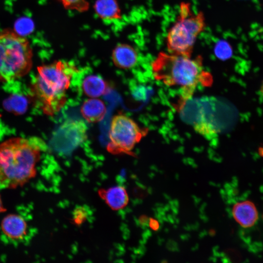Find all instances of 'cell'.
Masks as SVG:
<instances>
[{
    "label": "cell",
    "mask_w": 263,
    "mask_h": 263,
    "mask_svg": "<svg viewBox=\"0 0 263 263\" xmlns=\"http://www.w3.org/2000/svg\"><path fill=\"white\" fill-rule=\"evenodd\" d=\"M235 220L243 227L253 226L258 219V212L255 204L250 201L237 202L232 210Z\"/></svg>",
    "instance_id": "ba28073f"
},
{
    "label": "cell",
    "mask_w": 263,
    "mask_h": 263,
    "mask_svg": "<svg viewBox=\"0 0 263 263\" xmlns=\"http://www.w3.org/2000/svg\"><path fill=\"white\" fill-rule=\"evenodd\" d=\"M99 194L107 205L114 210L124 208L129 202V196L126 189L121 186L102 189Z\"/></svg>",
    "instance_id": "8fae6325"
},
{
    "label": "cell",
    "mask_w": 263,
    "mask_h": 263,
    "mask_svg": "<svg viewBox=\"0 0 263 263\" xmlns=\"http://www.w3.org/2000/svg\"><path fill=\"white\" fill-rule=\"evenodd\" d=\"M1 117V114H0V117Z\"/></svg>",
    "instance_id": "ffe728a7"
},
{
    "label": "cell",
    "mask_w": 263,
    "mask_h": 263,
    "mask_svg": "<svg viewBox=\"0 0 263 263\" xmlns=\"http://www.w3.org/2000/svg\"><path fill=\"white\" fill-rule=\"evenodd\" d=\"M78 72L70 63L62 60L40 66L31 84V93L36 105L48 115L58 112L66 102V92Z\"/></svg>",
    "instance_id": "3957f363"
},
{
    "label": "cell",
    "mask_w": 263,
    "mask_h": 263,
    "mask_svg": "<svg viewBox=\"0 0 263 263\" xmlns=\"http://www.w3.org/2000/svg\"><path fill=\"white\" fill-rule=\"evenodd\" d=\"M0 228L8 239L13 241L23 240L28 232V225L25 219L17 214H9L1 220Z\"/></svg>",
    "instance_id": "52a82bcc"
},
{
    "label": "cell",
    "mask_w": 263,
    "mask_h": 263,
    "mask_svg": "<svg viewBox=\"0 0 263 263\" xmlns=\"http://www.w3.org/2000/svg\"><path fill=\"white\" fill-rule=\"evenodd\" d=\"M154 78L168 86H179L181 89L177 105L190 99L197 86H210L213 78L203 66V57H194L169 52H160L151 63Z\"/></svg>",
    "instance_id": "7a4b0ae2"
},
{
    "label": "cell",
    "mask_w": 263,
    "mask_h": 263,
    "mask_svg": "<svg viewBox=\"0 0 263 263\" xmlns=\"http://www.w3.org/2000/svg\"><path fill=\"white\" fill-rule=\"evenodd\" d=\"M67 9L83 12L88 9L89 4L86 0H60Z\"/></svg>",
    "instance_id": "9a60e30c"
},
{
    "label": "cell",
    "mask_w": 263,
    "mask_h": 263,
    "mask_svg": "<svg viewBox=\"0 0 263 263\" xmlns=\"http://www.w3.org/2000/svg\"><path fill=\"white\" fill-rule=\"evenodd\" d=\"M80 111L88 122L95 123L103 119L106 113V107L102 100L91 98L83 103Z\"/></svg>",
    "instance_id": "7c38bea8"
},
{
    "label": "cell",
    "mask_w": 263,
    "mask_h": 263,
    "mask_svg": "<svg viewBox=\"0 0 263 263\" xmlns=\"http://www.w3.org/2000/svg\"><path fill=\"white\" fill-rule=\"evenodd\" d=\"M6 210V208L4 207L1 196L0 195V213L5 212Z\"/></svg>",
    "instance_id": "ac0fdd59"
},
{
    "label": "cell",
    "mask_w": 263,
    "mask_h": 263,
    "mask_svg": "<svg viewBox=\"0 0 263 263\" xmlns=\"http://www.w3.org/2000/svg\"><path fill=\"white\" fill-rule=\"evenodd\" d=\"M62 127V143L67 146H76L86 137V126L81 121L67 122Z\"/></svg>",
    "instance_id": "30bf717a"
},
{
    "label": "cell",
    "mask_w": 263,
    "mask_h": 263,
    "mask_svg": "<svg viewBox=\"0 0 263 263\" xmlns=\"http://www.w3.org/2000/svg\"><path fill=\"white\" fill-rule=\"evenodd\" d=\"M148 132L147 128L140 127L130 117L122 114H117L111 121L107 149L114 154L129 153Z\"/></svg>",
    "instance_id": "8992f818"
},
{
    "label": "cell",
    "mask_w": 263,
    "mask_h": 263,
    "mask_svg": "<svg viewBox=\"0 0 263 263\" xmlns=\"http://www.w3.org/2000/svg\"><path fill=\"white\" fill-rule=\"evenodd\" d=\"M33 51L23 36L9 30L0 31V82L26 75L32 66Z\"/></svg>",
    "instance_id": "5b68a950"
},
{
    "label": "cell",
    "mask_w": 263,
    "mask_h": 263,
    "mask_svg": "<svg viewBox=\"0 0 263 263\" xmlns=\"http://www.w3.org/2000/svg\"><path fill=\"white\" fill-rule=\"evenodd\" d=\"M149 225L150 227L154 231L158 230L160 227L159 222L153 218H150Z\"/></svg>",
    "instance_id": "e0dca14e"
},
{
    "label": "cell",
    "mask_w": 263,
    "mask_h": 263,
    "mask_svg": "<svg viewBox=\"0 0 263 263\" xmlns=\"http://www.w3.org/2000/svg\"><path fill=\"white\" fill-rule=\"evenodd\" d=\"M261 92L263 95V82H262V84L261 86Z\"/></svg>",
    "instance_id": "d6986e66"
},
{
    "label": "cell",
    "mask_w": 263,
    "mask_h": 263,
    "mask_svg": "<svg viewBox=\"0 0 263 263\" xmlns=\"http://www.w3.org/2000/svg\"><path fill=\"white\" fill-rule=\"evenodd\" d=\"M112 60L118 68L130 69L134 67L138 61V53L132 46L126 44L117 45L112 53Z\"/></svg>",
    "instance_id": "9c48e42d"
},
{
    "label": "cell",
    "mask_w": 263,
    "mask_h": 263,
    "mask_svg": "<svg viewBox=\"0 0 263 263\" xmlns=\"http://www.w3.org/2000/svg\"><path fill=\"white\" fill-rule=\"evenodd\" d=\"M82 89L86 95L91 98H97L106 94L108 91L109 87L102 77L91 75L83 80Z\"/></svg>",
    "instance_id": "4fadbf2b"
},
{
    "label": "cell",
    "mask_w": 263,
    "mask_h": 263,
    "mask_svg": "<svg viewBox=\"0 0 263 263\" xmlns=\"http://www.w3.org/2000/svg\"><path fill=\"white\" fill-rule=\"evenodd\" d=\"M45 142L37 137H17L0 144V187L14 189L26 184L37 175V165Z\"/></svg>",
    "instance_id": "6da1fadb"
},
{
    "label": "cell",
    "mask_w": 263,
    "mask_h": 263,
    "mask_svg": "<svg viewBox=\"0 0 263 263\" xmlns=\"http://www.w3.org/2000/svg\"><path fill=\"white\" fill-rule=\"evenodd\" d=\"M206 26V17L202 11L195 13L189 2H181L178 15L166 37L168 52L192 56L196 40Z\"/></svg>",
    "instance_id": "277c9868"
},
{
    "label": "cell",
    "mask_w": 263,
    "mask_h": 263,
    "mask_svg": "<svg viewBox=\"0 0 263 263\" xmlns=\"http://www.w3.org/2000/svg\"><path fill=\"white\" fill-rule=\"evenodd\" d=\"M87 209L82 206L75 208L73 213V221L75 224L80 225L85 222L88 217Z\"/></svg>",
    "instance_id": "2e32d148"
},
{
    "label": "cell",
    "mask_w": 263,
    "mask_h": 263,
    "mask_svg": "<svg viewBox=\"0 0 263 263\" xmlns=\"http://www.w3.org/2000/svg\"><path fill=\"white\" fill-rule=\"evenodd\" d=\"M94 8L102 19L113 20L121 17L120 9L116 0H97Z\"/></svg>",
    "instance_id": "5bb4252c"
}]
</instances>
